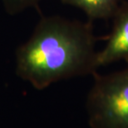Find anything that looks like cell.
<instances>
[{
	"mask_svg": "<svg viewBox=\"0 0 128 128\" xmlns=\"http://www.w3.org/2000/svg\"><path fill=\"white\" fill-rule=\"evenodd\" d=\"M112 18V29L107 36V43L97 53V69L119 60L128 64V2L121 4Z\"/></svg>",
	"mask_w": 128,
	"mask_h": 128,
	"instance_id": "3",
	"label": "cell"
},
{
	"mask_svg": "<svg viewBox=\"0 0 128 128\" xmlns=\"http://www.w3.org/2000/svg\"><path fill=\"white\" fill-rule=\"evenodd\" d=\"M97 37L92 21L42 17L29 40L16 53V72L33 88L97 72Z\"/></svg>",
	"mask_w": 128,
	"mask_h": 128,
	"instance_id": "1",
	"label": "cell"
},
{
	"mask_svg": "<svg viewBox=\"0 0 128 128\" xmlns=\"http://www.w3.org/2000/svg\"><path fill=\"white\" fill-rule=\"evenodd\" d=\"M107 74L97 72L87 98L91 128H128V64Z\"/></svg>",
	"mask_w": 128,
	"mask_h": 128,
	"instance_id": "2",
	"label": "cell"
},
{
	"mask_svg": "<svg viewBox=\"0 0 128 128\" xmlns=\"http://www.w3.org/2000/svg\"><path fill=\"white\" fill-rule=\"evenodd\" d=\"M41 1L42 0H2L6 12L11 15L22 12L28 8H38Z\"/></svg>",
	"mask_w": 128,
	"mask_h": 128,
	"instance_id": "5",
	"label": "cell"
},
{
	"mask_svg": "<svg viewBox=\"0 0 128 128\" xmlns=\"http://www.w3.org/2000/svg\"><path fill=\"white\" fill-rule=\"evenodd\" d=\"M62 4L78 8L89 21L112 18L121 6V0H60Z\"/></svg>",
	"mask_w": 128,
	"mask_h": 128,
	"instance_id": "4",
	"label": "cell"
}]
</instances>
